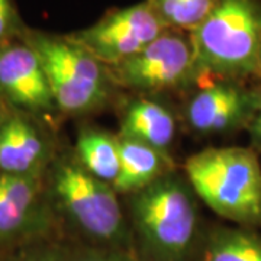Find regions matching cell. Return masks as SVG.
Returning <instances> with one entry per match:
<instances>
[{"label":"cell","instance_id":"2e32d148","mask_svg":"<svg viewBox=\"0 0 261 261\" xmlns=\"http://www.w3.org/2000/svg\"><path fill=\"white\" fill-rule=\"evenodd\" d=\"M170 29L193 32L202 25L219 0H147Z\"/></svg>","mask_w":261,"mask_h":261},{"label":"cell","instance_id":"5b68a950","mask_svg":"<svg viewBox=\"0 0 261 261\" xmlns=\"http://www.w3.org/2000/svg\"><path fill=\"white\" fill-rule=\"evenodd\" d=\"M23 38L42 64L58 112L82 116L109 103L116 86L108 67L71 35L28 29Z\"/></svg>","mask_w":261,"mask_h":261},{"label":"cell","instance_id":"8fae6325","mask_svg":"<svg viewBox=\"0 0 261 261\" xmlns=\"http://www.w3.org/2000/svg\"><path fill=\"white\" fill-rule=\"evenodd\" d=\"M56 154L51 140L32 116L12 111L0 125V173L42 176Z\"/></svg>","mask_w":261,"mask_h":261},{"label":"cell","instance_id":"6da1fadb","mask_svg":"<svg viewBox=\"0 0 261 261\" xmlns=\"http://www.w3.org/2000/svg\"><path fill=\"white\" fill-rule=\"evenodd\" d=\"M123 209L141 261H192L203 225L199 197L185 174L173 170L125 196Z\"/></svg>","mask_w":261,"mask_h":261},{"label":"cell","instance_id":"d6986e66","mask_svg":"<svg viewBox=\"0 0 261 261\" xmlns=\"http://www.w3.org/2000/svg\"><path fill=\"white\" fill-rule=\"evenodd\" d=\"M28 29L19 16L13 0H0V44L23 38Z\"/></svg>","mask_w":261,"mask_h":261},{"label":"cell","instance_id":"8992f818","mask_svg":"<svg viewBox=\"0 0 261 261\" xmlns=\"http://www.w3.org/2000/svg\"><path fill=\"white\" fill-rule=\"evenodd\" d=\"M108 70L116 87L141 96L189 90L200 80L190 34L170 28L138 54Z\"/></svg>","mask_w":261,"mask_h":261},{"label":"cell","instance_id":"44dd1931","mask_svg":"<svg viewBox=\"0 0 261 261\" xmlns=\"http://www.w3.org/2000/svg\"><path fill=\"white\" fill-rule=\"evenodd\" d=\"M10 112H12V111H9V109H8V105H6V103L0 99V125L6 121V118L9 116Z\"/></svg>","mask_w":261,"mask_h":261},{"label":"cell","instance_id":"9c48e42d","mask_svg":"<svg viewBox=\"0 0 261 261\" xmlns=\"http://www.w3.org/2000/svg\"><path fill=\"white\" fill-rule=\"evenodd\" d=\"M0 99L32 118L58 112L42 64L25 38L0 44Z\"/></svg>","mask_w":261,"mask_h":261},{"label":"cell","instance_id":"3957f363","mask_svg":"<svg viewBox=\"0 0 261 261\" xmlns=\"http://www.w3.org/2000/svg\"><path fill=\"white\" fill-rule=\"evenodd\" d=\"M183 174L215 214L238 226H261V166L245 147H209L190 155Z\"/></svg>","mask_w":261,"mask_h":261},{"label":"cell","instance_id":"7a4b0ae2","mask_svg":"<svg viewBox=\"0 0 261 261\" xmlns=\"http://www.w3.org/2000/svg\"><path fill=\"white\" fill-rule=\"evenodd\" d=\"M45 183L61 229H70L75 241L134 252L119 195L112 185L87 173L73 151L56 154L45 171Z\"/></svg>","mask_w":261,"mask_h":261},{"label":"cell","instance_id":"9a60e30c","mask_svg":"<svg viewBox=\"0 0 261 261\" xmlns=\"http://www.w3.org/2000/svg\"><path fill=\"white\" fill-rule=\"evenodd\" d=\"M73 154L93 177L113 185L119 173V138L108 130L87 126L77 134Z\"/></svg>","mask_w":261,"mask_h":261},{"label":"cell","instance_id":"30bf717a","mask_svg":"<svg viewBox=\"0 0 261 261\" xmlns=\"http://www.w3.org/2000/svg\"><path fill=\"white\" fill-rule=\"evenodd\" d=\"M254 109V89L241 82L207 79L185 106L187 126L197 135H226L245 129Z\"/></svg>","mask_w":261,"mask_h":261},{"label":"cell","instance_id":"7c38bea8","mask_svg":"<svg viewBox=\"0 0 261 261\" xmlns=\"http://www.w3.org/2000/svg\"><path fill=\"white\" fill-rule=\"evenodd\" d=\"M176 134V118L163 103L147 96H137L123 105L118 137L138 141L170 155L168 151Z\"/></svg>","mask_w":261,"mask_h":261},{"label":"cell","instance_id":"ba28073f","mask_svg":"<svg viewBox=\"0 0 261 261\" xmlns=\"http://www.w3.org/2000/svg\"><path fill=\"white\" fill-rule=\"evenodd\" d=\"M61 233L45 174L15 176L0 173V245H18Z\"/></svg>","mask_w":261,"mask_h":261},{"label":"cell","instance_id":"4fadbf2b","mask_svg":"<svg viewBox=\"0 0 261 261\" xmlns=\"http://www.w3.org/2000/svg\"><path fill=\"white\" fill-rule=\"evenodd\" d=\"M119 138V173L112 187L119 196H128L149 186L174 170L173 159L138 141Z\"/></svg>","mask_w":261,"mask_h":261},{"label":"cell","instance_id":"277c9868","mask_svg":"<svg viewBox=\"0 0 261 261\" xmlns=\"http://www.w3.org/2000/svg\"><path fill=\"white\" fill-rule=\"evenodd\" d=\"M190 39L200 80L258 75L261 0H219Z\"/></svg>","mask_w":261,"mask_h":261},{"label":"cell","instance_id":"7402d4cb","mask_svg":"<svg viewBox=\"0 0 261 261\" xmlns=\"http://www.w3.org/2000/svg\"><path fill=\"white\" fill-rule=\"evenodd\" d=\"M258 77H261V48L260 54H258Z\"/></svg>","mask_w":261,"mask_h":261},{"label":"cell","instance_id":"ffe728a7","mask_svg":"<svg viewBox=\"0 0 261 261\" xmlns=\"http://www.w3.org/2000/svg\"><path fill=\"white\" fill-rule=\"evenodd\" d=\"M245 129L250 134L252 149L261 152V87L254 89V109Z\"/></svg>","mask_w":261,"mask_h":261},{"label":"cell","instance_id":"e0dca14e","mask_svg":"<svg viewBox=\"0 0 261 261\" xmlns=\"http://www.w3.org/2000/svg\"><path fill=\"white\" fill-rule=\"evenodd\" d=\"M61 233L35 238L15 245L18 251L9 261H68V241L60 240Z\"/></svg>","mask_w":261,"mask_h":261},{"label":"cell","instance_id":"ac0fdd59","mask_svg":"<svg viewBox=\"0 0 261 261\" xmlns=\"http://www.w3.org/2000/svg\"><path fill=\"white\" fill-rule=\"evenodd\" d=\"M68 261H141L134 252L97 247L90 244L70 243L68 245Z\"/></svg>","mask_w":261,"mask_h":261},{"label":"cell","instance_id":"5bb4252c","mask_svg":"<svg viewBox=\"0 0 261 261\" xmlns=\"http://www.w3.org/2000/svg\"><path fill=\"white\" fill-rule=\"evenodd\" d=\"M192 261H261V232L247 226H203Z\"/></svg>","mask_w":261,"mask_h":261},{"label":"cell","instance_id":"52a82bcc","mask_svg":"<svg viewBox=\"0 0 261 261\" xmlns=\"http://www.w3.org/2000/svg\"><path fill=\"white\" fill-rule=\"evenodd\" d=\"M167 27L147 0L109 10L87 28L70 34L94 58L112 67L138 54Z\"/></svg>","mask_w":261,"mask_h":261}]
</instances>
